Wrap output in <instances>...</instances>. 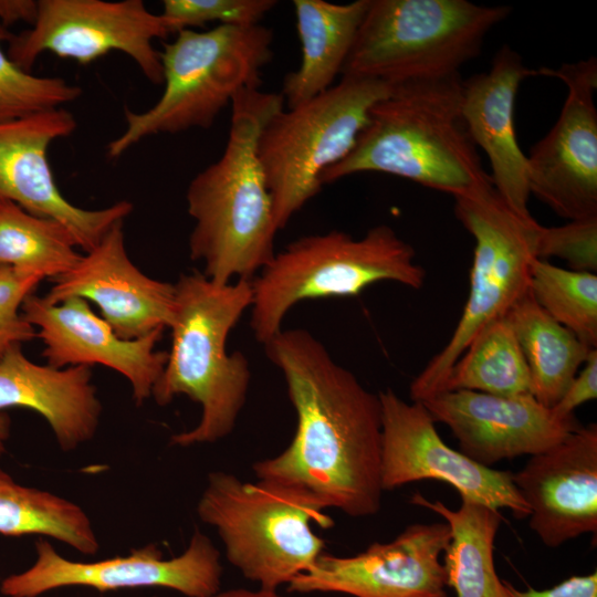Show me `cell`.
Here are the masks:
<instances>
[{
  "instance_id": "f546056e",
  "label": "cell",
  "mask_w": 597,
  "mask_h": 597,
  "mask_svg": "<svg viewBox=\"0 0 597 597\" xmlns=\"http://www.w3.org/2000/svg\"><path fill=\"white\" fill-rule=\"evenodd\" d=\"M14 34L0 23V123L57 108L82 95L61 77L38 76L19 67L2 50Z\"/></svg>"
},
{
  "instance_id": "30bf717a",
  "label": "cell",
  "mask_w": 597,
  "mask_h": 597,
  "mask_svg": "<svg viewBox=\"0 0 597 597\" xmlns=\"http://www.w3.org/2000/svg\"><path fill=\"white\" fill-rule=\"evenodd\" d=\"M453 198L455 217L475 243L469 294L450 339L411 381V401L443 390L453 364L478 331L504 316L528 292L531 265L537 259L541 224L514 211L492 182Z\"/></svg>"
},
{
  "instance_id": "7402d4cb",
  "label": "cell",
  "mask_w": 597,
  "mask_h": 597,
  "mask_svg": "<svg viewBox=\"0 0 597 597\" xmlns=\"http://www.w3.org/2000/svg\"><path fill=\"white\" fill-rule=\"evenodd\" d=\"M87 366L55 368L30 360L22 347L0 359V410L27 408L41 415L59 448L71 452L91 441L103 406Z\"/></svg>"
},
{
  "instance_id": "f1b7e54d",
  "label": "cell",
  "mask_w": 597,
  "mask_h": 597,
  "mask_svg": "<svg viewBox=\"0 0 597 597\" xmlns=\"http://www.w3.org/2000/svg\"><path fill=\"white\" fill-rule=\"evenodd\" d=\"M530 293L557 323L590 348L597 346V275L567 270L535 259L530 271Z\"/></svg>"
},
{
  "instance_id": "603a6c76",
  "label": "cell",
  "mask_w": 597,
  "mask_h": 597,
  "mask_svg": "<svg viewBox=\"0 0 597 597\" xmlns=\"http://www.w3.org/2000/svg\"><path fill=\"white\" fill-rule=\"evenodd\" d=\"M369 0L332 3L294 0L296 30L302 49L297 70L287 73L281 94L295 107L334 85L355 41Z\"/></svg>"
},
{
  "instance_id": "9a60e30c",
  "label": "cell",
  "mask_w": 597,
  "mask_h": 597,
  "mask_svg": "<svg viewBox=\"0 0 597 597\" xmlns=\"http://www.w3.org/2000/svg\"><path fill=\"white\" fill-rule=\"evenodd\" d=\"M72 113L62 107L0 123V198L25 211L62 224L84 252L94 249L134 207L127 200L102 209H83L60 191L48 160L57 138L76 129Z\"/></svg>"
},
{
  "instance_id": "5b68a950",
  "label": "cell",
  "mask_w": 597,
  "mask_h": 597,
  "mask_svg": "<svg viewBox=\"0 0 597 597\" xmlns=\"http://www.w3.org/2000/svg\"><path fill=\"white\" fill-rule=\"evenodd\" d=\"M385 281L415 290L426 281L415 249L391 227L375 226L358 239L338 230L301 237L251 279L250 327L264 345L297 303L357 296Z\"/></svg>"
},
{
  "instance_id": "5bb4252c",
  "label": "cell",
  "mask_w": 597,
  "mask_h": 597,
  "mask_svg": "<svg viewBox=\"0 0 597 597\" xmlns=\"http://www.w3.org/2000/svg\"><path fill=\"white\" fill-rule=\"evenodd\" d=\"M381 404V485L395 490L421 480L452 485L460 498L496 510L509 509L526 519L530 510L515 488L512 473L482 465L439 436L436 421L419 401L407 402L392 389L378 392Z\"/></svg>"
},
{
  "instance_id": "8992f818",
  "label": "cell",
  "mask_w": 597,
  "mask_h": 597,
  "mask_svg": "<svg viewBox=\"0 0 597 597\" xmlns=\"http://www.w3.org/2000/svg\"><path fill=\"white\" fill-rule=\"evenodd\" d=\"M196 511L218 533L229 563L273 590L308 570L324 553L314 526L334 525L327 510L306 493L274 481H242L226 471L208 474Z\"/></svg>"
},
{
  "instance_id": "6da1fadb",
  "label": "cell",
  "mask_w": 597,
  "mask_h": 597,
  "mask_svg": "<svg viewBox=\"0 0 597 597\" xmlns=\"http://www.w3.org/2000/svg\"><path fill=\"white\" fill-rule=\"evenodd\" d=\"M285 380L296 429L277 455L256 461L259 480L297 489L324 509L367 517L381 507V404L303 328L282 329L264 345Z\"/></svg>"
},
{
  "instance_id": "d6986e66",
  "label": "cell",
  "mask_w": 597,
  "mask_h": 597,
  "mask_svg": "<svg viewBox=\"0 0 597 597\" xmlns=\"http://www.w3.org/2000/svg\"><path fill=\"white\" fill-rule=\"evenodd\" d=\"M123 223L114 226L71 270L54 279L43 297L50 304L72 297L92 302L119 337L136 339L169 328L175 285L146 275L133 263Z\"/></svg>"
},
{
  "instance_id": "3957f363",
  "label": "cell",
  "mask_w": 597,
  "mask_h": 597,
  "mask_svg": "<svg viewBox=\"0 0 597 597\" xmlns=\"http://www.w3.org/2000/svg\"><path fill=\"white\" fill-rule=\"evenodd\" d=\"M460 74L396 84L322 185L359 172L401 177L453 197L491 181L461 113Z\"/></svg>"
},
{
  "instance_id": "836d02e7",
  "label": "cell",
  "mask_w": 597,
  "mask_h": 597,
  "mask_svg": "<svg viewBox=\"0 0 597 597\" xmlns=\"http://www.w3.org/2000/svg\"><path fill=\"white\" fill-rule=\"evenodd\" d=\"M597 398V349H593L580 370L568 385L561 399L551 408L552 412L565 419L574 415L576 408Z\"/></svg>"
},
{
  "instance_id": "4dcf8cb0",
  "label": "cell",
  "mask_w": 597,
  "mask_h": 597,
  "mask_svg": "<svg viewBox=\"0 0 597 597\" xmlns=\"http://www.w3.org/2000/svg\"><path fill=\"white\" fill-rule=\"evenodd\" d=\"M276 4L275 0H164L160 15L169 33L208 22L253 27Z\"/></svg>"
},
{
  "instance_id": "7c38bea8",
  "label": "cell",
  "mask_w": 597,
  "mask_h": 597,
  "mask_svg": "<svg viewBox=\"0 0 597 597\" xmlns=\"http://www.w3.org/2000/svg\"><path fill=\"white\" fill-rule=\"evenodd\" d=\"M38 6L31 29L8 42V56L22 70L30 72L43 52L87 64L119 51L153 84H163L160 52L153 41L170 33L163 17L142 0H39Z\"/></svg>"
},
{
  "instance_id": "d590c367",
  "label": "cell",
  "mask_w": 597,
  "mask_h": 597,
  "mask_svg": "<svg viewBox=\"0 0 597 597\" xmlns=\"http://www.w3.org/2000/svg\"><path fill=\"white\" fill-rule=\"evenodd\" d=\"M38 7L34 0H0V23L6 28L21 21L32 25L38 15Z\"/></svg>"
},
{
  "instance_id": "d4e9b609",
  "label": "cell",
  "mask_w": 597,
  "mask_h": 597,
  "mask_svg": "<svg viewBox=\"0 0 597 597\" xmlns=\"http://www.w3.org/2000/svg\"><path fill=\"white\" fill-rule=\"evenodd\" d=\"M505 316L527 364L532 396L544 407L552 408L594 348L553 320L535 302L530 290Z\"/></svg>"
},
{
  "instance_id": "7a4b0ae2",
  "label": "cell",
  "mask_w": 597,
  "mask_h": 597,
  "mask_svg": "<svg viewBox=\"0 0 597 597\" xmlns=\"http://www.w3.org/2000/svg\"><path fill=\"white\" fill-rule=\"evenodd\" d=\"M284 103L281 93L259 88L237 93L222 155L187 188V210L195 221L189 256L202 263V273L213 282L251 280L275 254L277 230L258 140Z\"/></svg>"
},
{
  "instance_id": "484cf974",
  "label": "cell",
  "mask_w": 597,
  "mask_h": 597,
  "mask_svg": "<svg viewBox=\"0 0 597 597\" xmlns=\"http://www.w3.org/2000/svg\"><path fill=\"white\" fill-rule=\"evenodd\" d=\"M0 534L38 535L94 555L100 542L87 513L53 492L27 486L0 468Z\"/></svg>"
},
{
  "instance_id": "74e56055",
  "label": "cell",
  "mask_w": 597,
  "mask_h": 597,
  "mask_svg": "<svg viewBox=\"0 0 597 597\" xmlns=\"http://www.w3.org/2000/svg\"><path fill=\"white\" fill-rule=\"evenodd\" d=\"M11 433V418L6 410H0V458L7 451V443Z\"/></svg>"
},
{
  "instance_id": "e0dca14e",
  "label": "cell",
  "mask_w": 597,
  "mask_h": 597,
  "mask_svg": "<svg viewBox=\"0 0 597 597\" xmlns=\"http://www.w3.org/2000/svg\"><path fill=\"white\" fill-rule=\"evenodd\" d=\"M21 312L35 327L48 365L55 368L102 365L127 379L136 405L151 397L168 356L156 348L164 329L124 339L80 297L50 304L32 293L24 300Z\"/></svg>"
},
{
  "instance_id": "44dd1931",
  "label": "cell",
  "mask_w": 597,
  "mask_h": 597,
  "mask_svg": "<svg viewBox=\"0 0 597 597\" xmlns=\"http://www.w3.org/2000/svg\"><path fill=\"white\" fill-rule=\"evenodd\" d=\"M536 71L509 45L494 55L489 71L462 82L461 113L468 133L489 158L491 181L502 199L517 213L531 216L527 158L515 129V100L521 83Z\"/></svg>"
},
{
  "instance_id": "cb8c5ba5",
  "label": "cell",
  "mask_w": 597,
  "mask_h": 597,
  "mask_svg": "<svg viewBox=\"0 0 597 597\" xmlns=\"http://www.w3.org/2000/svg\"><path fill=\"white\" fill-rule=\"evenodd\" d=\"M411 503L440 515L450 527L443 553L447 586L457 597H510L495 570L494 543L503 521L500 510L461 498L457 510L415 493Z\"/></svg>"
},
{
  "instance_id": "ffe728a7",
  "label": "cell",
  "mask_w": 597,
  "mask_h": 597,
  "mask_svg": "<svg viewBox=\"0 0 597 597\" xmlns=\"http://www.w3.org/2000/svg\"><path fill=\"white\" fill-rule=\"evenodd\" d=\"M512 480L526 503L528 526L549 548L597 532V425L580 426L531 455Z\"/></svg>"
},
{
  "instance_id": "2e32d148",
  "label": "cell",
  "mask_w": 597,
  "mask_h": 597,
  "mask_svg": "<svg viewBox=\"0 0 597 597\" xmlns=\"http://www.w3.org/2000/svg\"><path fill=\"white\" fill-rule=\"evenodd\" d=\"M450 536L446 522L413 523L390 542L373 543L356 555L324 552L287 589L353 597H448L440 557Z\"/></svg>"
},
{
  "instance_id": "ac0fdd59",
  "label": "cell",
  "mask_w": 597,
  "mask_h": 597,
  "mask_svg": "<svg viewBox=\"0 0 597 597\" xmlns=\"http://www.w3.org/2000/svg\"><path fill=\"white\" fill-rule=\"evenodd\" d=\"M444 423L471 460L490 467L533 455L558 443L582 425L561 419L532 395L503 397L472 390H443L422 401Z\"/></svg>"
},
{
  "instance_id": "1f68e13d",
  "label": "cell",
  "mask_w": 597,
  "mask_h": 597,
  "mask_svg": "<svg viewBox=\"0 0 597 597\" xmlns=\"http://www.w3.org/2000/svg\"><path fill=\"white\" fill-rule=\"evenodd\" d=\"M536 258H558L570 270L597 271V216L569 220L563 226H540L536 238Z\"/></svg>"
},
{
  "instance_id": "52a82bcc",
  "label": "cell",
  "mask_w": 597,
  "mask_h": 597,
  "mask_svg": "<svg viewBox=\"0 0 597 597\" xmlns=\"http://www.w3.org/2000/svg\"><path fill=\"white\" fill-rule=\"evenodd\" d=\"M272 43L273 31L262 24L177 32L160 52V98L140 113L125 109L126 127L107 145L108 157L118 158L154 134L209 128L237 93L260 87Z\"/></svg>"
},
{
  "instance_id": "d6a6232c",
  "label": "cell",
  "mask_w": 597,
  "mask_h": 597,
  "mask_svg": "<svg viewBox=\"0 0 597 597\" xmlns=\"http://www.w3.org/2000/svg\"><path fill=\"white\" fill-rule=\"evenodd\" d=\"M43 280L40 275L0 265V359L11 349L38 337L21 307Z\"/></svg>"
},
{
  "instance_id": "83f0119b",
  "label": "cell",
  "mask_w": 597,
  "mask_h": 597,
  "mask_svg": "<svg viewBox=\"0 0 597 597\" xmlns=\"http://www.w3.org/2000/svg\"><path fill=\"white\" fill-rule=\"evenodd\" d=\"M76 248L59 222L0 198V265L53 281L81 259Z\"/></svg>"
},
{
  "instance_id": "ba28073f",
  "label": "cell",
  "mask_w": 597,
  "mask_h": 597,
  "mask_svg": "<svg viewBox=\"0 0 597 597\" xmlns=\"http://www.w3.org/2000/svg\"><path fill=\"white\" fill-rule=\"evenodd\" d=\"M510 13L468 0H369L342 75L396 85L460 74Z\"/></svg>"
},
{
  "instance_id": "4316f807",
  "label": "cell",
  "mask_w": 597,
  "mask_h": 597,
  "mask_svg": "<svg viewBox=\"0 0 597 597\" xmlns=\"http://www.w3.org/2000/svg\"><path fill=\"white\" fill-rule=\"evenodd\" d=\"M443 390L532 395L528 367L505 315L490 321L472 337L453 364Z\"/></svg>"
},
{
  "instance_id": "277c9868",
  "label": "cell",
  "mask_w": 597,
  "mask_h": 597,
  "mask_svg": "<svg viewBox=\"0 0 597 597\" xmlns=\"http://www.w3.org/2000/svg\"><path fill=\"white\" fill-rule=\"evenodd\" d=\"M174 285L171 345L151 397L167 406L184 395L201 408L197 425L172 434L171 446L214 443L233 431L249 392V360L239 350L228 353L227 339L251 307V280L220 284L192 271Z\"/></svg>"
},
{
  "instance_id": "8fae6325",
  "label": "cell",
  "mask_w": 597,
  "mask_h": 597,
  "mask_svg": "<svg viewBox=\"0 0 597 597\" xmlns=\"http://www.w3.org/2000/svg\"><path fill=\"white\" fill-rule=\"evenodd\" d=\"M35 561L23 572L1 579L7 597H39L63 587H88L101 593L134 588H167L186 597H211L220 590L222 565L213 542L199 530L186 549L165 558L155 544L125 556L96 562L71 561L45 538L34 544Z\"/></svg>"
},
{
  "instance_id": "9c48e42d",
  "label": "cell",
  "mask_w": 597,
  "mask_h": 597,
  "mask_svg": "<svg viewBox=\"0 0 597 597\" xmlns=\"http://www.w3.org/2000/svg\"><path fill=\"white\" fill-rule=\"evenodd\" d=\"M392 87L384 81L342 75L323 93L269 118L259 136L258 156L277 231L321 191L324 171L352 151L371 108Z\"/></svg>"
},
{
  "instance_id": "8d00e7d4",
  "label": "cell",
  "mask_w": 597,
  "mask_h": 597,
  "mask_svg": "<svg viewBox=\"0 0 597 597\" xmlns=\"http://www.w3.org/2000/svg\"><path fill=\"white\" fill-rule=\"evenodd\" d=\"M211 597H285L273 589H264L259 587L258 589L248 588H231L227 590H219Z\"/></svg>"
},
{
  "instance_id": "e575fe53",
  "label": "cell",
  "mask_w": 597,
  "mask_h": 597,
  "mask_svg": "<svg viewBox=\"0 0 597 597\" xmlns=\"http://www.w3.org/2000/svg\"><path fill=\"white\" fill-rule=\"evenodd\" d=\"M510 597H597V573L576 575L552 588L537 590L528 587L521 590L503 580Z\"/></svg>"
},
{
  "instance_id": "4fadbf2b",
  "label": "cell",
  "mask_w": 597,
  "mask_h": 597,
  "mask_svg": "<svg viewBox=\"0 0 597 597\" xmlns=\"http://www.w3.org/2000/svg\"><path fill=\"white\" fill-rule=\"evenodd\" d=\"M556 77L567 88L559 116L530 150V195L568 220L597 216V59L590 56L536 75Z\"/></svg>"
},
{
  "instance_id": "f35d334b",
  "label": "cell",
  "mask_w": 597,
  "mask_h": 597,
  "mask_svg": "<svg viewBox=\"0 0 597 597\" xmlns=\"http://www.w3.org/2000/svg\"><path fill=\"white\" fill-rule=\"evenodd\" d=\"M0 583H1V578H0Z\"/></svg>"
}]
</instances>
